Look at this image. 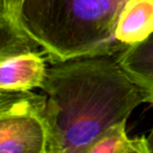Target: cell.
Segmentation results:
<instances>
[{
    "label": "cell",
    "mask_w": 153,
    "mask_h": 153,
    "mask_svg": "<svg viewBox=\"0 0 153 153\" xmlns=\"http://www.w3.org/2000/svg\"><path fill=\"white\" fill-rule=\"evenodd\" d=\"M40 89L48 153H87L108 128L142 104H153V89L123 67L119 53L51 63Z\"/></svg>",
    "instance_id": "cell-1"
},
{
    "label": "cell",
    "mask_w": 153,
    "mask_h": 153,
    "mask_svg": "<svg viewBox=\"0 0 153 153\" xmlns=\"http://www.w3.org/2000/svg\"><path fill=\"white\" fill-rule=\"evenodd\" d=\"M126 0H24L23 32L51 63L81 57L115 55L127 47L114 38Z\"/></svg>",
    "instance_id": "cell-2"
},
{
    "label": "cell",
    "mask_w": 153,
    "mask_h": 153,
    "mask_svg": "<svg viewBox=\"0 0 153 153\" xmlns=\"http://www.w3.org/2000/svg\"><path fill=\"white\" fill-rule=\"evenodd\" d=\"M45 94L0 90V153H48Z\"/></svg>",
    "instance_id": "cell-3"
},
{
    "label": "cell",
    "mask_w": 153,
    "mask_h": 153,
    "mask_svg": "<svg viewBox=\"0 0 153 153\" xmlns=\"http://www.w3.org/2000/svg\"><path fill=\"white\" fill-rule=\"evenodd\" d=\"M46 60L43 51L0 57V90L30 91L41 88L47 74Z\"/></svg>",
    "instance_id": "cell-4"
},
{
    "label": "cell",
    "mask_w": 153,
    "mask_h": 153,
    "mask_svg": "<svg viewBox=\"0 0 153 153\" xmlns=\"http://www.w3.org/2000/svg\"><path fill=\"white\" fill-rule=\"evenodd\" d=\"M152 34L153 0H126L117 20L114 38L128 48Z\"/></svg>",
    "instance_id": "cell-5"
},
{
    "label": "cell",
    "mask_w": 153,
    "mask_h": 153,
    "mask_svg": "<svg viewBox=\"0 0 153 153\" xmlns=\"http://www.w3.org/2000/svg\"><path fill=\"white\" fill-rule=\"evenodd\" d=\"M126 122L108 128L88 149L87 153H150L148 138H130L126 132Z\"/></svg>",
    "instance_id": "cell-6"
},
{
    "label": "cell",
    "mask_w": 153,
    "mask_h": 153,
    "mask_svg": "<svg viewBox=\"0 0 153 153\" xmlns=\"http://www.w3.org/2000/svg\"><path fill=\"white\" fill-rule=\"evenodd\" d=\"M119 60L126 70L153 89V34L140 44L120 53Z\"/></svg>",
    "instance_id": "cell-7"
},
{
    "label": "cell",
    "mask_w": 153,
    "mask_h": 153,
    "mask_svg": "<svg viewBox=\"0 0 153 153\" xmlns=\"http://www.w3.org/2000/svg\"><path fill=\"white\" fill-rule=\"evenodd\" d=\"M24 0H1V13L0 19L11 23L14 27L22 30L20 23V15Z\"/></svg>",
    "instance_id": "cell-8"
},
{
    "label": "cell",
    "mask_w": 153,
    "mask_h": 153,
    "mask_svg": "<svg viewBox=\"0 0 153 153\" xmlns=\"http://www.w3.org/2000/svg\"><path fill=\"white\" fill-rule=\"evenodd\" d=\"M147 138H148V145H149V149H150V153H153V129Z\"/></svg>",
    "instance_id": "cell-9"
}]
</instances>
